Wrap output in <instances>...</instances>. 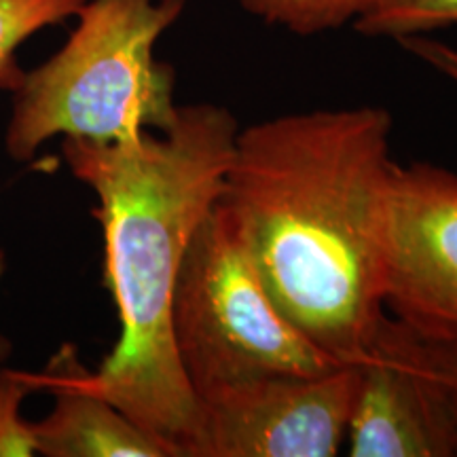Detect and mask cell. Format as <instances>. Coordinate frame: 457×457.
Instances as JSON below:
<instances>
[{
    "label": "cell",
    "mask_w": 457,
    "mask_h": 457,
    "mask_svg": "<svg viewBox=\"0 0 457 457\" xmlns=\"http://www.w3.org/2000/svg\"><path fill=\"white\" fill-rule=\"evenodd\" d=\"M356 379V364H343L202 400L191 457H335L347 441Z\"/></svg>",
    "instance_id": "obj_5"
},
{
    "label": "cell",
    "mask_w": 457,
    "mask_h": 457,
    "mask_svg": "<svg viewBox=\"0 0 457 457\" xmlns=\"http://www.w3.org/2000/svg\"><path fill=\"white\" fill-rule=\"evenodd\" d=\"M353 30L370 38H400L457 26V0H377Z\"/></svg>",
    "instance_id": "obj_11"
},
{
    "label": "cell",
    "mask_w": 457,
    "mask_h": 457,
    "mask_svg": "<svg viewBox=\"0 0 457 457\" xmlns=\"http://www.w3.org/2000/svg\"><path fill=\"white\" fill-rule=\"evenodd\" d=\"M377 0H237L245 13L262 24L296 37H313L353 24Z\"/></svg>",
    "instance_id": "obj_10"
},
{
    "label": "cell",
    "mask_w": 457,
    "mask_h": 457,
    "mask_svg": "<svg viewBox=\"0 0 457 457\" xmlns=\"http://www.w3.org/2000/svg\"><path fill=\"white\" fill-rule=\"evenodd\" d=\"M87 0H0V89L13 94L24 68L17 64V49L32 34L60 26L77 17Z\"/></svg>",
    "instance_id": "obj_9"
},
{
    "label": "cell",
    "mask_w": 457,
    "mask_h": 457,
    "mask_svg": "<svg viewBox=\"0 0 457 457\" xmlns=\"http://www.w3.org/2000/svg\"><path fill=\"white\" fill-rule=\"evenodd\" d=\"M356 373L347 455H457L447 398L417 333L386 312Z\"/></svg>",
    "instance_id": "obj_7"
},
{
    "label": "cell",
    "mask_w": 457,
    "mask_h": 457,
    "mask_svg": "<svg viewBox=\"0 0 457 457\" xmlns=\"http://www.w3.org/2000/svg\"><path fill=\"white\" fill-rule=\"evenodd\" d=\"M185 7L187 0H87L64 47L15 87L9 157L30 162L55 136L121 142L168 129L180 108L176 71L155 47Z\"/></svg>",
    "instance_id": "obj_3"
},
{
    "label": "cell",
    "mask_w": 457,
    "mask_h": 457,
    "mask_svg": "<svg viewBox=\"0 0 457 457\" xmlns=\"http://www.w3.org/2000/svg\"><path fill=\"white\" fill-rule=\"evenodd\" d=\"M420 339L421 347H424L428 364L432 367L438 384L443 387L445 398H447L451 420H453L457 434V343L430 341L424 339V337H420Z\"/></svg>",
    "instance_id": "obj_13"
},
{
    "label": "cell",
    "mask_w": 457,
    "mask_h": 457,
    "mask_svg": "<svg viewBox=\"0 0 457 457\" xmlns=\"http://www.w3.org/2000/svg\"><path fill=\"white\" fill-rule=\"evenodd\" d=\"M11 352H13V345H11V341L7 339V337L0 335V364L4 362L11 356Z\"/></svg>",
    "instance_id": "obj_15"
},
{
    "label": "cell",
    "mask_w": 457,
    "mask_h": 457,
    "mask_svg": "<svg viewBox=\"0 0 457 457\" xmlns=\"http://www.w3.org/2000/svg\"><path fill=\"white\" fill-rule=\"evenodd\" d=\"M392 125L364 104L239 128L222 187L267 293L339 364L367 356L386 313Z\"/></svg>",
    "instance_id": "obj_1"
},
{
    "label": "cell",
    "mask_w": 457,
    "mask_h": 457,
    "mask_svg": "<svg viewBox=\"0 0 457 457\" xmlns=\"http://www.w3.org/2000/svg\"><path fill=\"white\" fill-rule=\"evenodd\" d=\"M4 270H7V259H4V250H0V279L4 276Z\"/></svg>",
    "instance_id": "obj_16"
},
{
    "label": "cell",
    "mask_w": 457,
    "mask_h": 457,
    "mask_svg": "<svg viewBox=\"0 0 457 457\" xmlns=\"http://www.w3.org/2000/svg\"><path fill=\"white\" fill-rule=\"evenodd\" d=\"M239 125L219 104H187L165 131L121 142L64 138L72 176L98 197L104 286L119 339L96 370L79 353L72 377L191 457L199 403L176 352L171 305L187 250L222 195Z\"/></svg>",
    "instance_id": "obj_2"
},
{
    "label": "cell",
    "mask_w": 457,
    "mask_h": 457,
    "mask_svg": "<svg viewBox=\"0 0 457 457\" xmlns=\"http://www.w3.org/2000/svg\"><path fill=\"white\" fill-rule=\"evenodd\" d=\"M386 312L424 339L457 343V174L394 163Z\"/></svg>",
    "instance_id": "obj_6"
},
{
    "label": "cell",
    "mask_w": 457,
    "mask_h": 457,
    "mask_svg": "<svg viewBox=\"0 0 457 457\" xmlns=\"http://www.w3.org/2000/svg\"><path fill=\"white\" fill-rule=\"evenodd\" d=\"M407 54L417 57L420 62H424L436 72H441L443 77H447L449 81L457 83V47L455 45L436 41L430 38L428 34H417V37H407L396 41Z\"/></svg>",
    "instance_id": "obj_14"
},
{
    "label": "cell",
    "mask_w": 457,
    "mask_h": 457,
    "mask_svg": "<svg viewBox=\"0 0 457 457\" xmlns=\"http://www.w3.org/2000/svg\"><path fill=\"white\" fill-rule=\"evenodd\" d=\"M32 392H38L32 373L0 370V457L37 455L32 421L21 417V404Z\"/></svg>",
    "instance_id": "obj_12"
},
{
    "label": "cell",
    "mask_w": 457,
    "mask_h": 457,
    "mask_svg": "<svg viewBox=\"0 0 457 457\" xmlns=\"http://www.w3.org/2000/svg\"><path fill=\"white\" fill-rule=\"evenodd\" d=\"M171 330L197 403L270 377H307L343 367L279 312L236 216L220 199L187 250Z\"/></svg>",
    "instance_id": "obj_4"
},
{
    "label": "cell",
    "mask_w": 457,
    "mask_h": 457,
    "mask_svg": "<svg viewBox=\"0 0 457 457\" xmlns=\"http://www.w3.org/2000/svg\"><path fill=\"white\" fill-rule=\"evenodd\" d=\"M77 347L62 345L43 373H32L38 390L54 394L55 404L32 421L37 455L45 457H179L176 449L148 432L111 400L85 390L72 377Z\"/></svg>",
    "instance_id": "obj_8"
}]
</instances>
